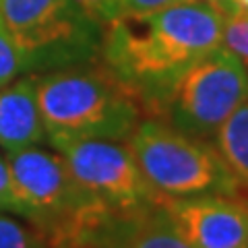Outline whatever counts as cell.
<instances>
[{
	"instance_id": "obj_11",
	"label": "cell",
	"mask_w": 248,
	"mask_h": 248,
	"mask_svg": "<svg viewBox=\"0 0 248 248\" xmlns=\"http://www.w3.org/2000/svg\"><path fill=\"white\" fill-rule=\"evenodd\" d=\"M213 145L234 174L242 199L248 201V102L240 106L217 130Z\"/></svg>"
},
{
	"instance_id": "obj_5",
	"label": "cell",
	"mask_w": 248,
	"mask_h": 248,
	"mask_svg": "<svg viewBox=\"0 0 248 248\" xmlns=\"http://www.w3.org/2000/svg\"><path fill=\"white\" fill-rule=\"evenodd\" d=\"M0 17L25 56L29 73L99 60L104 25L77 0H0Z\"/></svg>"
},
{
	"instance_id": "obj_9",
	"label": "cell",
	"mask_w": 248,
	"mask_h": 248,
	"mask_svg": "<svg viewBox=\"0 0 248 248\" xmlns=\"http://www.w3.org/2000/svg\"><path fill=\"white\" fill-rule=\"evenodd\" d=\"M75 244L89 248H192L164 201L135 211H108L87 234L64 246Z\"/></svg>"
},
{
	"instance_id": "obj_2",
	"label": "cell",
	"mask_w": 248,
	"mask_h": 248,
	"mask_svg": "<svg viewBox=\"0 0 248 248\" xmlns=\"http://www.w3.org/2000/svg\"><path fill=\"white\" fill-rule=\"evenodd\" d=\"M48 145L68 141H128L145 118L137 97L99 60L35 77Z\"/></svg>"
},
{
	"instance_id": "obj_1",
	"label": "cell",
	"mask_w": 248,
	"mask_h": 248,
	"mask_svg": "<svg viewBox=\"0 0 248 248\" xmlns=\"http://www.w3.org/2000/svg\"><path fill=\"white\" fill-rule=\"evenodd\" d=\"M223 15L203 0H184L104 25L99 62L153 118L186 68L221 46Z\"/></svg>"
},
{
	"instance_id": "obj_18",
	"label": "cell",
	"mask_w": 248,
	"mask_h": 248,
	"mask_svg": "<svg viewBox=\"0 0 248 248\" xmlns=\"http://www.w3.org/2000/svg\"><path fill=\"white\" fill-rule=\"evenodd\" d=\"M248 13V0H230V15Z\"/></svg>"
},
{
	"instance_id": "obj_19",
	"label": "cell",
	"mask_w": 248,
	"mask_h": 248,
	"mask_svg": "<svg viewBox=\"0 0 248 248\" xmlns=\"http://www.w3.org/2000/svg\"><path fill=\"white\" fill-rule=\"evenodd\" d=\"M62 248H89V246H81V244H75V246H62Z\"/></svg>"
},
{
	"instance_id": "obj_14",
	"label": "cell",
	"mask_w": 248,
	"mask_h": 248,
	"mask_svg": "<svg viewBox=\"0 0 248 248\" xmlns=\"http://www.w3.org/2000/svg\"><path fill=\"white\" fill-rule=\"evenodd\" d=\"M99 2V17L102 23H110L122 17H135V15L155 13L166 6H172L184 0H97Z\"/></svg>"
},
{
	"instance_id": "obj_13",
	"label": "cell",
	"mask_w": 248,
	"mask_h": 248,
	"mask_svg": "<svg viewBox=\"0 0 248 248\" xmlns=\"http://www.w3.org/2000/svg\"><path fill=\"white\" fill-rule=\"evenodd\" d=\"M23 75H31L27 60L11 37L2 17H0V87L13 83Z\"/></svg>"
},
{
	"instance_id": "obj_6",
	"label": "cell",
	"mask_w": 248,
	"mask_h": 248,
	"mask_svg": "<svg viewBox=\"0 0 248 248\" xmlns=\"http://www.w3.org/2000/svg\"><path fill=\"white\" fill-rule=\"evenodd\" d=\"M248 102V68L223 46L178 77L153 118L184 135L213 141L226 120Z\"/></svg>"
},
{
	"instance_id": "obj_4",
	"label": "cell",
	"mask_w": 248,
	"mask_h": 248,
	"mask_svg": "<svg viewBox=\"0 0 248 248\" xmlns=\"http://www.w3.org/2000/svg\"><path fill=\"white\" fill-rule=\"evenodd\" d=\"M126 143L145 178L164 199L242 197L213 141L184 135L157 118H143Z\"/></svg>"
},
{
	"instance_id": "obj_8",
	"label": "cell",
	"mask_w": 248,
	"mask_h": 248,
	"mask_svg": "<svg viewBox=\"0 0 248 248\" xmlns=\"http://www.w3.org/2000/svg\"><path fill=\"white\" fill-rule=\"evenodd\" d=\"M192 248H248V201L242 197L164 199Z\"/></svg>"
},
{
	"instance_id": "obj_17",
	"label": "cell",
	"mask_w": 248,
	"mask_h": 248,
	"mask_svg": "<svg viewBox=\"0 0 248 248\" xmlns=\"http://www.w3.org/2000/svg\"><path fill=\"white\" fill-rule=\"evenodd\" d=\"M203 2L211 4L215 11H219L223 15V17H228L230 15V0H203Z\"/></svg>"
},
{
	"instance_id": "obj_12",
	"label": "cell",
	"mask_w": 248,
	"mask_h": 248,
	"mask_svg": "<svg viewBox=\"0 0 248 248\" xmlns=\"http://www.w3.org/2000/svg\"><path fill=\"white\" fill-rule=\"evenodd\" d=\"M0 248H50V244L35 226L0 213Z\"/></svg>"
},
{
	"instance_id": "obj_7",
	"label": "cell",
	"mask_w": 248,
	"mask_h": 248,
	"mask_svg": "<svg viewBox=\"0 0 248 248\" xmlns=\"http://www.w3.org/2000/svg\"><path fill=\"white\" fill-rule=\"evenodd\" d=\"M71 172L110 211H135L155 205L164 197L141 172L126 141H68L54 147Z\"/></svg>"
},
{
	"instance_id": "obj_10",
	"label": "cell",
	"mask_w": 248,
	"mask_h": 248,
	"mask_svg": "<svg viewBox=\"0 0 248 248\" xmlns=\"http://www.w3.org/2000/svg\"><path fill=\"white\" fill-rule=\"evenodd\" d=\"M37 73L0 87V149L21 151L48 143L35 89Z\"/></svg>"
},
{
	"instance_id": "obj_20",
	"label": "cell",
	"mask_w": 248,
	"mask_h": 248,
	"mask_svg": "<svg viewBox=\"0 0 248 248\" xmlns=\"http://www.w3.org/2000/svg\"><path fill=\"white\" fill-rule=\"evenodd\" d=\"M246 68H248V64H246Z\"/></svg>"
},
{
	"instance_id": "obj_16",
	"label": "cell",
	"mask_w": 248,
	"mask_h": 248,
	"mask_svg": "<svg viewBox=\"0 0 248 248\" xmlns=\"http://www.w3.org/2000/svg\"><path fill=\"white\" fill-rule=\"evenodd\" d=\"M0 213H13L21 217V203L4 153H0Z\"/></svg>"
},
{
	"instance_id": "obj_3",
	"label": "cell",
	"mask_w": 248,
	"mask_h": 248,
	"mask_svg": "<svg viewBox=\"0 0 248 248\" xmlns=\"http://www.w3.org/2000/svg\"><path fill=\"white\" fill-rule=\"evenodd\" d=\"M4 155L21 203V217L42 232L50 248L77 242L110 211L83 188L58 151L29 147Z\"/></svg>"
},
{
	"instance_id": "obj_15",
	"label": "cell",
	"mask_w": 248,
	"mask_h": 248,
	"mask_svg": "<svg viewBox=\"0 0 248 248\" xmlns=\"http://www.w3.org/2000/svg\"><path fill=\"white\" fill-rule=\"evenodd\" d=\"M221 46L248 64V13H236L223 17Z\"/></svg>"
}]
</instances>
